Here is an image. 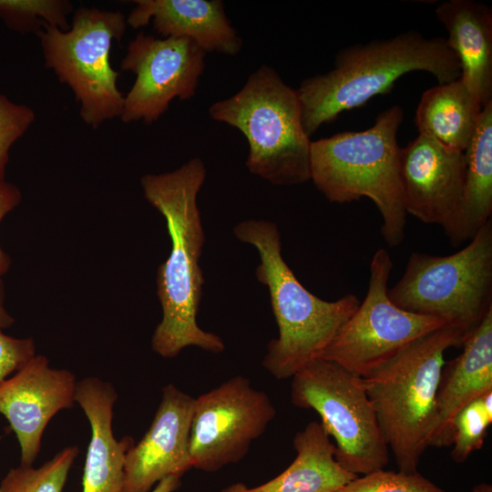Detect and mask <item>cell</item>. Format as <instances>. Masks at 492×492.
Returning a JSON list of instances; mask_svg holds the SVG:
<instances>
[{
  "instance_id": "cell-20",
  "label": "cell",
  "mask_w": 492,
  "mask_h": 492,
  "mask_svg": "<svg viewBox=\"0 0 492 492\" xmlns=\"http://www.w3.org/2000/svg\"><path fill=\"white\" fill-rule=\"evenodd\" d=\"M293 447L295 458L274 478L253 487L237 482L220 492H334L358 477L337 463L335 445L321 422L297 432Z\"/></svg>"
},
{
  "instance_id": "cell-21",
  "label": "cell",
  "mask_w": 492,
  "mask_h": 492,
  "mask_svg": "<svg viewBox=\"0 0 492 492\" xmlns=\"http://www.w3.org/2000/svg\"><path fill=\"white\" fill-rule=\"evenodd\" d=\"M466 172L458 212L445 231L457 247L469 241L492 213V102L481 111L477 128L464 151Z\"/></svg>"
},
{
  "instance_id": "cell-14",
  "label": "cell",
  "mask_w": 492,
  "mask_h": 492,
  "mask_svg": "<svg viewBox=\"0 0 492 492\" xmlns=\"http://www.w3.org/2000/svg\"><path fill=\"white\" fill-rule=\"evenodd\" d=\"M465 172L464 152L418 135L399 154L406 214L447 230L461 204Z\"/></svg>"
},
{
  "instance_id": "cell-18",
  "label": "cell",
  "mask_w": 492,
  "mask_h": 492,
  "mask_svg": "<svg viewBox=\"0 0 492 492\" xmlns=\"http://www.w3.org/2000/svg\"><path fill=\"white\" fill-rule=\"evenodd\" d=\"M118 395L113 385L96 377L77 382L75 401L91 427L82 478V492H123L124 466L133 438L117 440L112 419Z\"/></svg>"
},
{
  "instance_id": "cell-30",
  "label": "cell",
  "mask_w": 492,
  "mask_h": 492,
  "mask_svg": "<svg viewBox=\"0 0 492 492\" xmlns=\"http://www.w3.org/2000/svg\"><path fill=\"white\" fill-rule=\"evenodd\" d=\"M5 283L0 276V329H7L15 323V318L8 313L5 306Z\"/></svg>"
},
{
  "instance_id": "cell-24",
  "label": "cell",
  "mask_w": 492,
  "mask_h": 492,
  "mask_svg": "<svg viewBox=\"0 0 492 492\" xmlns=\"http://www.w3.org/2000/svg\"><path fill=\"white\" fill-rule=\"evenodd\" d=\"M492 424V392H488L464 406L453 422L451 458L465 462L482 448L487 429Z\"/></svg>"
},
{
  "instance_id": "cell-2",
  "label": "cell",
  "mask_w": 492,
  "mask_h": 492,
  "mask_svg": "<svg viewBox=\"0 0 492 492\" xmlns=\"http://www.w3.org/2000/svg\"><path fill=\"white\" fill-rule=\"evenodd\" d=\"M412 71L430 73L438 84L461 77L459 61L446 39L427 38L417 31L342 48L331 70L305 78L296 89L305 133L311 137L343 111L389 92L398 78Z\"/></svg>"
},
{
  "instance_id": "cell-25",
  "label": "cell",
  "mask_w": 492,
  "mask_h": 492,
  "mask_svg": "<svg viewBox=\"0 0 492 492\" xmlns=\"http://www.w3.org/2000/svg\"><path fill=\"white\" fill-rule=\"evenodd\" d=\"M71 4L57 0H0V17L15 30H27L46 23L67 29V14Z\"/></svg>"
},
{
  "instance_id": "cell-31",
  "label": "cell",
  "mask_w": 492,
  "mask_h": 492,
  "mask_svg": "<svg viewBox=\"0 0 492 492\" xmlns=\"http://www.w3.org/2000/svg\"><path fill=\"white\" fill-rule=\"evenodd\" d=\"M180 486V477H168L160 480L150 492H174Z\"/></svg>"
},
{
  "instance_id": "cell-12",
  "label": "cell",
  "mask_w": 492,
  "mask_h": 492,
  "mask_svg": "<svg viewBox=\"0 0 492 492\" xmlns=\"http://www.w3.org/2000/svg\"><path fill=\"white\" fill-rule=\"evenodd\" d=\"M206 52L192 40L138 34L128 45L121 69L136 80L124 97L120 118L149 125L164 114L171 100L195 96L205 69Z\"/></svg>"
},
{
  "instance_id": "cell-29",
  "label": "cell",
  "mask_w": 492,
  "mask_h": 492,
  "mask_svg": "<svg viewBox=\"0 0 492 492\" xmlns=\"http://www.w3.org/2000/svg\"><path fill=\"white\" fill-rule=\"evenodd\" d=\"M21 191L13 183L0 176V222L21 201ZM11 266V258L0 246V276L5 274Z\"/></svg>"
},
{
  "instance_id": "cell-23",
  "label": "cell",
  "mask_w": 492,
  "mask_h": 492,
  "mask_svg": "<svg viewBox=\"0 0 492 492\" xmlns=\"http://www.w3.org/2000/svg\"><path fill=\"white\" fill-rule=\"evenodd\" d=\"M78 452L77 446H67L38 468L24 465L10 468L0 492H63Z\"/></svg>"
},
{
  "instance_id": "cell-6",
  "label": "cell",
  "mask_w": 492,
  "mask_h": 492,
  "mask_svg": "<svg viewBox=\"0 0 492 492\" xmlns=\"http://www.w3.org/2000/svg\"><path fill=\"white\" fill-rule=\"evenodd\" d=\"M210 117L240 130L249 144V171L277 186L310 179V137L296 89L262 65L231 97L214 102Z\"/></svg>"
},
{
  "instance_id": "cell-19",
  "label": "cell",
  "mask_w": 492,
  "mask_h": 492,
  "mask_svg": "<svg viewBox=\"0 0 492 492\" xmlns=\"http://www.w3.org/2000/svg\"><path fill=\"white\" fill-rule=\"evenodd\" d=\"M436 15L459 61L460 79L484 108L492 102L491 7L473 0H446L437 5Z\"/></svg>"
},
{
  "instance_id": "cell-22",
  "label": "cell",
  "mask_w": 492,
  "mask_h": 492,
  "mask_svg": "<svg viewBox=\"0 0 492 492\" xmlns=\"http://www.w3.org/2000/svg\"><path fill=\"white\" fill-rule=\"evenodd\" d=\"M482 106L458 78L438 84L421 97L415 117L419 135L464 152L477 128Z\"/></svg>"
},
{
  "instance_id": "cell-7",
  "label": "cell",
  "mask_w": 492,
  "mask_h": 492,
  "mask_svg": "<svg viewBox=\"0 0 492 492\" xmlns=\"http://www.w3.org/2000/svg\"><path fill=\"white\" fill-rule=\"evenodd\" d=\"M399 308L458 327L467 336L492 309V220L447 256L413 252L388 289Z\"/></svg>"
},
{
  "instance_id": "cell-4",
  "label": "cell",
  "mask_w": 492,
  "mask_h": 492,
  "mask_svg": "<svg viewBox=\"0 0 492 492\" xmlns=\"http://www.w3.org/2000/svg\"><path fill=\"white\" fill-rule=\"evenodd\" d=\"M404 118L398 105L381 112L363 131H345L311 142L310 179L333 203L370 199L383 218L390 247L405 238L406 211L399 173L396 134Z\"/></svg>"
},
{
  "instance_id": "cell-27",
  "label": "cell",
  "mask_w": 492,
  "mask_h": 492,
  "mask_svg": "<svg viewBox=\"0 0 492 492\" xmlns=\"http://www.w3.org/2000/svg\"><path fill=\"white\" fill-rule=\"evenodd\" d=\"M34 119L32 108L15 104L0 94V176L5 175L12 145L25 134Z\"/></svg>"
},
{
  "instance_id": "cell-10",
  "label": "cell",
  "mask_w": 492,
  "mask_h": 492,
  "mask_svg": "<svg viewBox=\"0 0 492 492\" xmlns=\"http://www.w3.org/2000/svg\"><path fill=\"white\" fill-rule=\"evenodd\" d=\"M393 268L389 253L378 249L370 262L366 296L341 327L321 358L364 378L422 336L447 323L396 306L388 296Z\"/></svg>"
},
{
  "instance_id": "cell-1",
  "label": "cell",
  "mask_w": 492,
  "mask_h": 492,
  "mask_svg": "<svg viewBox=\"0 0 492 492\" xmlns=\"http://www.w3.org/2000/svg\"><path fill=\"white\" fill-rule=\"evenodd\" d=\"M205 178V165L196 157L173 171L147 174L140 180L145 199L166 220L171 241L169 255L157 272L162 319L151 338L152 350L164 358L176 357L188 346L213 354L225 349L219 335L197 323L205 241L197 198Z\"/></svg>"
},
{
  "instance_id": "cell-11",
  "label": "cell",
  "mask_w": 492,
  "mask_h": 492,
  "mask_svg": "<svg viewBox=\"0 0 492 492\" xmlns=\"http://www.w3.org/2000/svg\"><path fill=\"white\" fill-rule=\"evenodd\" d=\"M275 416L270 396L242 375L201 394L190 434L192 467L212 473L241 461Z\"/></svg>"
},
{
  "instance_id": "cell-28",
  "label": "cell",
  "mask_w": 492,
  "mask_h": 492,
  "mask_svg": "<svg viewBox=\"0 0 492 492\" xmlns=\"http://www.w3.org/2000/svg\"><path fill=\"white\" fill-rule=\"evenodd\" d=\"M36 355L31 338H15L0 329V383L15 371H19Z\"/></svg>"
},
{
  "instance_id": "cell-3",
  "label": "cell",
  "mask_w": 492,
  "mask_h": 492,
  "mask_svg": "<svg viewBox=\"0 0 492 492\" xmlns=\"http://www.w3.org/2000/svg\"><path fill=\"white\" fill-rule=\"evenodd\" d=\"M233 232L259 254L256 277L268 288L279 329L278 337L268 343L262 366L278 380L292 378L321 358L360 301L354 294H346L327 302L310 292L283 260L275 223L248 220L238 223Z\"/></svg>"
},
{
  "instance_id": "cell-8",
  "label": "cell",
  "mask_w": 492,
  "mask_h": 492,
  "mask_svg": "<svg viewBox=\"0 0 492 492\" xmlns=\"http://www.w3.org/2000/svg\"><path fill=\"white\" fill-rule=\"evenodd\" d=\"M290 397L296 407L319 415L344 470L366 475L388 464L389 449L362 377L318 358L292 377Z\"/></svg>"
},
{
  "instance_id": "cell-5",
  "label": "cell",
  "mask_w": 492,
  "mask_h": 492,
  "mask_svg": "<svg viewBox=\"0 0 492 492\" xmlns=\"http://www.w3.org/2000/svg\"><path fill=\"white\" fill-rule=\"evenodd\" d=\"M466 333L447 324L415 341L363 378L378 425L400 472L415 473L428 448L445 354Z\"/></svg>"
},
{
  "instance_id": "cell-9",
  "label": "cell",
  "mask_w": 492,
  "mask_h": 492,
  "mask_svg": "<svg viewBox=\"0 0 492 492\" xmlns=\"http://www.w3.org/2000/svg\"><path fill=\"white\" fill-rule=\"evenodd\" d=\"M37 31L46 59L62 83L67 84L80 103L85 123L97 128L120 117L124 97L117 87L118 72L109 62L113 40H121L127 19L121 12L77 9L68 31L42 24Z\"/></svg>"
},
{
  "instance_id": "cell-26",
  "label": "cell",
  "mask_w": 492,
  "mask_h": 492,
  "mask_svg": "<svg viewBox=\"0 0 492 492\" xmlns=\"http://www.w3.org/2000/svg\"><path fill=\"white\" fill-rule=\"evenodd\" d=\"M334 492H445L419 472L378 469L356 477Z\"/></svg>"
},
{
  "instance_id": "cell-13",
  "label": "cell",
  "mask_w": 492,
  "mask_h": 492,
  "mask_svg": "<svg viewBox=\"0 0 492 492\" xmlns=\"http://www.w3.org/2000/svg\"><path fill=\"white\" fill-rule=\"evenodd\" d=\"M77 382L70 371L51 368L46 357L35 355L15 375L0 383V413L18 440L20 465L32 466L51 418L73 406Z\"/></svg>"
},
{
  "instance_id": "cell-17",
  "label": "cell",
  "mask_w": 492,
  "mask_h": 492,
  "mask_svg": "<svg viewBox=\"0 0 492 492\" xmlns=\"http://www.w3.org/2000/svg\"><path fill=\"white\" fill-rule=\"evenodd\" d=\"M127 18L134 28L152 19L164 37H185L203 51L235 56L242 39L231 26L220 0H137Z\"/></svg>"
},
{
  "instance_id": "cell-16",
  "label": "cell",
  "mask_w": 492,
  "mask_h": 492,
  "mask_svg": "<svg viewBox=\"0 0 492 492\" xmlns=\"http://www.w3.org/2000/svg\"><path fill=\"white\" fill-rule=\"evenodd\" d=\"M459 355L445 364L436 394V419L428 446H452L457 413L492 392V309L466 336Z\"/></svg>"
},
{
  "instance_id": "cell-15",
  "label": "cell",
  "mask_w": 492,
  "mask_h": 492,
  "mask_svg": "<svg viewBox=\"0 0 492 492\" xmlns=\"http://www.w3.org/2000/svg\"><path fill=\"white\" fill-rule=\"evenodd\" d=\"M195 398L172 384L162 397L152 423L125 457L123 492H150L168 477H181L192 468L190 434Z\"/></svg>"
}]
</instances>
